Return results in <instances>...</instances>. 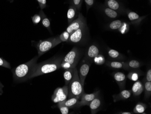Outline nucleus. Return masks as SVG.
Listing matches in <instances>:
<instances>
[{"instance_id":"obj_22","label":"nucleus","mask_w":151,"mask_h":114,"mask_svg":"<svg viewBox=\"0 0 151 114\" xmlns=\"http://www.w3.org/2000/svg\"><path fill=\"white\" fill-rule=\"evenodd\" d=\"M40 15L41 18V21L43 25L50 32H51L50 22V20L46 17L45 13L43 12V10L41 9L40 12Z\"/></svg>"},{"instance_id":"obj_15","label":"nucleus","mask_w":151,"mask_h":114,"mask_svg":"<svg viewBox=\"0 0 151 114\" xmlns=\"http://www.w3.org/2000/svg\"><path fill=\"white\" fill-rule=\"evenodd\" d=\"M78 10L73 5H70L67 13L68 23L70 24L78 17Z\"/></svg>"},{"instance_id":"obj_37","label":"nucleus","mask_w":151,"mask_h":114,"mask_svg":"<svg viewBox=\"0 0 151 114\" xmlns=\"http://www.w3.org/2000/svg\"><path fill=\"white\" fill-rule=\"evenodd\" d=\"M41 9H45L47 7L46 0H37Z\"/></svg>"},{"instance_id":"obj_18","label":"nucleus","mask_w":151,"mask_h":114,"mask_svg":"<svg viewBox=\"0 0 151 114\" xmlns=\"http://www.w3.org/2000/svg\"><path fill=\"white\" fill-rule=\"evenodd\" d=\"M101 99L98 97L95 98L93 100H92V102L89 105L91 114H96V112H98L101 107Z\"/></svg>"},{"instance_id":"obj_20","label":"nucleus","mask_w":151,"mask_h":114,"mask_svg":"<svg viewBox=\"0 0 151 114\" xmlns=\"http://www.w3.org/2000/svg\"><path fill=\"white\" fill-rule=\"evenodd\" d=\"M74 73V68L65 70V71H64L63 74L65 85L68 86V85L71 82L73 77Z\"/></svg>"},{"instance_id":"obj_39","label":"nucleus","mask_w":151,"mask_h":114,"mask_svg":"<svg viewBox=\"0 0 151 114\" xmlns=\"http://www.w3.org/2000/svg\"><path fill=\"white\" fill-rule=\"evenodd\" d=\"M4 87V86L1 84V82H0V94L3 93V89Z\"/></svg>"},{"instance_id":"obj_27","label":"nucleus","mask_w":151,"mask_h":114,"mask_svg":"<svg viewBox=\"0 0 151 114\" xmlns=\"http://www.w3.org/2000/svg\"><path fill=\"white\" fill-rule=\"evenodd\" d=\"M122 23H123V22L122 21L119 20H117L113 21L111 23H110L109 25L108 28L109 29L112 30H119L120 28Z\"/></svg>"},{"instance_id":"obj_5","label":"nucleus","mask_w":151,"mask_h":114,"mask_svg":"<svg viewBox=\"0 0 151 114\" xmlns=\"http://www.w3.org/2000/svg\"><path fill=\"white\" fill-rule=\"evenodd\" d=\"M61 42L62 41H60L59 36L52 37L46 40H40L36 45L38 56L41 57Z\"/></svg>"},{"instance_id":"obj_12","label":"nucleus","mask_w":151,"mask_h":114,"mask_svg":"<svg viewBox=\"0 0 151 114\" xmlns=\"http://www.w3.org/2000/svg\"><path fill=\"white\" fill-rule=\"evenodd\" d=\"M105 6L119 13L124 12V8L122 7V5L116 0H106Z\"/></svg>"},{"instance_id":"obj_26","label":"nucleus","mask_w":151,"mask_h":114,"mask_svg":"<svg viewBox=\"0 0 151 114\" xmlns=\"http://www.w3.org/2000/svg\"><path fill=\"white\" fill-rule=\"evenodd\" d=\"M127 66L129 70L137 69L141 66V64L139 61L133 60L131 61L126 62Z\"/></svg>"},{"instance_id":"obj_16","label":"nucleus","mask_w":151,"mask_h":114,"mask_svg":"<svg viewBox=\"0 0 151 114\" xmlns=\"http://www.w3.org/2000/svg\"><path fill=\"white\" fill-rule=\"evenodd\" d=\"M106 65L109 68L113 69H124L125 70H129L127 64L125 62H116V61H108Z\"/></svg>"},{"instance_id":"obj_11","label":"nucleus","mask_w":151,"mask_h":114,"mask_svg":"<svg viewBox=\"0 0 151 114\" xmlns=\"http://www.w3.org/2000/svg\"><path fill=\"white\" fill-rule=\"evenodd\" d=\"M113 77L118 85L120 90L121 91L124 90L127 79V77L124 73L121 72H116L114 74Z\"/></svg>"},{"instance_id":"obj_31","label":"nucleus","mask_w":151,"mask_h":114,"mask_svg":"<svg viewBox=\"0 0 151 114\" xmlns=\"http://www.w3.org/2000/svg\"><path fill=\"white\" fill-rule=\"evenodd\" d=\"M83 0H72V5L74 6L78 11H79L81 8Z\"/></svg>"},{"instance_id":"obj_8","label":"nucleus","mask_w":151,"mask_h":114,"mask_svg":"<svg viewBox=\"0 0 151 114\" xmlns=\"http://www.w3.org/2000/svg\"><path fill=\"white\" fill-rule=\"evenodd\" d=\"M85 23V20L84 17L82 16V14L80 13L78 17L69 24L66 29V31H68L71 35L74 31L77 30L78 29L80 28L82 25H83Z\"/></svg>"},{"instance_id":"obj_2","label":"nucleus","mask_w":151,"mask_h":114,"mask_svg":"<svg viewBox=\"0 0 151 114\" xmlns=\"http://www.w3.org/2000/svg\"><path fill=\"white\" fill-rule=\"evenodd\" d=\"M63 58H53L40 63H37L30 76L31 78L53 72L61 68Z\"/></svg>"},{"instance_id":"obj_40","label":"nucleus","mask_w":151,"mask_h":114,"mask_svg":"<svg viewBox=\"0 0 151 114\" xmlns=\"http://www.w3.org/2000/svg\"><path fill=\"white\" fill-rule=\"evenodd\" d=\"M119 114H133L132 112H120Z\"/></svg>"},{"instance_id":"obj_33","label":"nucleus","mask_w":151,"mask_h":114,"mask_svg":"<svg viewBox=\"0 0 151 114\" xmlns=\"http://www.w3.org/2000/svg\"><path fill=\"white\" fill-rule=\"evenodd\" d=\"M0 66H2L7 68L11 69V65L8 62L0 57Z\"/></svg>"},{"instance_id":"obj_3","label":"nucleus","mask_w":151,"mask_h":114,"mask_svg":"<svg viewBox=\"0 0 151 114\" xmlns=\"http://www.w3.org/2000/svg\"><path fill=\"white\" fill-rule=\"evenodd\" d=\"M68 86V98L76 97L80 99L82 94L84 92V86H82L81 82L78 73L76 68H74L73 77Z\"/></svg>"},{"instance_id":"obj_30","label":"nucleus","mask_w":151,"mask_h":114,"mask_svg":"<svg viewBox=\"0 0 151 114\" xmlns=\"http://www.w3.org/2000/svg\"><path fill=\"white\" fill-rule=\"evenodd\" d=\"M70 34L67 31H65L63 32L59 36V39L62 42L68 41L70 37Z\"/></svg>"},{"instance_id":"obj_24","label":"nucleus","mask_w":151,"mask_h":114,"mask_svg":"<svg viewBox=\"0 0 151 114\" xmlns=\"http://www.w3.org/2000/svg\"><path fill=\"white\" fill-rule=\"evenodd\" d=\"M108 55L109 57L113 59H122L123 56L117 51L109 48L108 49Z\"/></svg>"},{"instance_id":"obj_32","label":"nucleus","mask_w":151,"mask_h":114,"mask_svg":"<svg viewBox=\"0 0 151 114\" xmlns=\"http://www.w3.org/2000/svg\"><path fill=\"white\" fill-rule=\"evenodd\" d=\"M58 106L62 114H68L69 113V108L67 106L58 104Z\"/></svg>"},{"instance_id":"obj_19","label":"nucleus","mask_w":151,"mask_h":114,"mask_svg":"<svg viewBox=\"0 0 151 114\" xmlns=\"http://www.w3.org/2000/svg\"><path fill=\"white\" fill-rule=\"evenodd\" d=\"M127 13V16L128 18L131 21L132 23L139 24L140 23L143 18L145 17H140L138 14L135 12L131 11H128L126 12Z\"/></svg>"},{"instance_id":"obj_41","label":"nucleus","mask_w":151,"mask_h":114,"mask_svg":"<svg viewBox=\"0 0 151 114\" xmlns=\"http://www.w3.org/2000/svg\"><path fill=\"white\" fill-rule=\"evenodd\" d=\"M11 2H12L13 1V0H9Z\"/></svg>"},{"instance_id":"obj_9","label":"nucleus","mask_w":151,"mask_h":114,"mask_svg":"<svg viewBox=\"0 0 151 114\" xmlns=\"http://www.w3.org/2000/svg\"><path fill=\"white\" fill-rule=\"evenodd\" d=\"M99 91H96L93 93L86 94L85 92L82 94L81 97L80 101L78 102V104L77 105L78 106H85V105H88L92 102L95 98L98 97Z\"/></svg>"},{"instance_id":"obj_34","label":"nucleus","mask_w":151,"mask_h":114,"mask_svg":"<svg viewBox=\"0 0 151 114\" xmlns=\"http://www.w3.org/2000/svg\"><path fill=\"white\" fill-rule=\"evenodd\" d=\"M119 30L122 34H124L129 30V25H128L127 24L123 23L122 25Z\"/></svg>"},{"instance_id":"obj_35","label":"nucleus","mask_w":151,"mask_h":114,"mask_svg":"<svg viewBox=\"0 0 151 114\" xmlns=\"http://www.w3.org/2000/svg\"><path fill=\"white\" fill-rule=\"evenodd\" d=\"M32 22L35 24H38L41 21L40 16L38 14L34 15L32 17Z\"/></svg>"},{"instance_id":"obj_4","label":"nucleus","mask_w":151,"mask_h":114,"mask_svg":"<svg viewBox=\"0 0 151 114\" xmlns=\"http://www.w3.org/2000/svg\"><path fill=\"white\" fill-rule=\"evenodd\" d=\"M80 52L76 47H74L63 59L61 68L65 70L75 68L78 62Z\"/></svg>"},{"instance_id":"obj_23","label":"nucleus","mask_w":151,"mask_h":114,"mask_svg":"<svg viewBox=\"0 0 151 114\" xmlns=\"http://www.w3.org/2000/svg\"><path fill=\"white\" fill-rule=\"evenodd\" d=\"M103 12L105 13L106 16H107L110 18H116L119 16V13L112 10V9L108 8L106 6H105V7L103 8Z\"/></svg>"},{"instance_id":"obj_38","label":"nucleus","mask_w":151,"mask_h":114,"mask_svg":"<svg viewBox=\"0 0 151 114\" xmlns=\"http://www.w3.org/2000/svg\"><path fill=\"white\" fill-rule=\"evenodd\" d=\"M145 81L151 82V69L148 70L147 72L146 76Z\"/></svg>"},{"instance_id":"obj_28","label":"nucleus","mask_w":151,"mask_h":114,"mask_svg":"<svg viewBox=\"0 0 151 114\" xmlns=\"http://www.w3.org/2000/svg\"><path fill=\"white\" fill-rule=\"evenodd\" d=\"M144 91L146 99L148 98L151 95V82L144 81Z\"/></svg>"},{"instance_id":"obj_1","label":"nucleus","mask_w":151,"mask_h":114,"mask_svg":"<svg viewBox=\"0 0 151 114\" xmlns=\"http://www.w3.org/2000/svg\"><path fill=\"white\" fill-rule=\"evenodd\" d=\"M39 56L35 57L25 63L17 66L12 70L14 79L17 82H22L30 79V76L37 64Z\"/></svg>"},{"instance_id":"obj_21","label":"nucleus","mask_w":151,"mask_h":114,"mask_svg":"<svg viewBox=\"0 0 151 114\" xmlns=\"http://www.w3.org/2000/svg\"><path fill=\"white\" fill-rule=\"evenodd\" d=\"M79 99L76 97H72L69 98L68 99H66L64 102H59L58 104L64 105V106H67L68 108H70L74 107L78 104Z\"/></svg>"},{"instance_id":"obj_6","label":"nucleus","mask_w":151,"mask_h":114,"mask_svg":"<svg viewBox=\"0 0 151 114\" xmlns=\"http://www.w3.org/2000/svg\"><path fill=\"white\" fill-rule=\"evenodd\" d=\"M68 94V86L65 85L62 87H58L54 91L52 97V100L55 103L62 102L67 99Z\"/></svg>"},{"instance_id":"obj_29","label":"nucleus","mask_w":151,"mask_h":114,"mask_svg":"<svg viewBox=\"0 0 151 114\" xmlns=\"http://www.w3.org/2000/svg\"><path fill=\"white\" fill-rule=\"evenodd\" d=\"M127 77L132 81H137L139 79V75L137 72L132 71L128 74Z\"/></svg>"},{"instance_id":"obj_36","label":"nucleus","mask_w":151,"mask_h":114,"mask_svg":"<svg viewBox=\"0 0 151 114\" xmlns=\"http://www.w3.org/2000/svg\"><path fill=\"white\" fill-rule=\"evenodd\" d=\"M86 4V8L88 11L91 7H92V6L95 3V0H84Z\"/></svg>"},{"instance_id":"obj_14","label":"nucleus","mask_w":151,"mask_h":114,"mask_svg":"<svg viewBox=\"0 0 151 114\" xmlns=\"http://www.w3.org/2000/svg\"><path fill=\"white\" fill-rule=\"evenodd\" d=\"M100 51L98 47L95 45H92L90 46L87 52H86V57L88 59H94V58L99 56Z\"/></svg>"},{"instance_id":"obj_25","label":"nucleus","mask_w":151,"mask_h":114,"mask_svg":"<svg viewBox=\"0 0 151 114\" xmlns=\"http://www.w3.org/2000/svg\"><path fill=\"white\" fill-rule=\"evenodd\" d=\"M146 108V105L141 102L139 103L134 108V112L136 114H142L145 112Z\"/></svg>"},{"instance_id":"obj_13","label":"nucleus","mask_w":151,"mask_h":114,"mask_svg":"<svg viewBox=\"0 0 151 114\" xmlns=\"http://www.w3.org/2000/svg\"><path fill=\"white\" fill-rule=\"evenodd\" d=\"M132 94L131 90H123L119 93L113 95L114 102H117L119 100H125L130 97Z\"/></svg>"},{"instance_id":"obj_17","label":"nucleus","mask_w":151,"mask_h":114,"mask_svg":"<svg viewBox=\"0 0 151 114\" xmlns=\"http://www.w3.org/2000/svg\"><path fill=\"white\" fill-rule=\"evenodd\" d=\"M144 91L143 84L139 81H137L132 86V91L135 96H139Z\"/></svg>"},{"instance_id":"obj_10","label":"nucleus","mask_w":151,"mask_h":114,"mask_svg":"<svg viewBox=\"0 0 151 114\" xmlns=\"http://www.w3.org/2000/svg\"><path fill=\"white\" fill-rule=\"evenodd\" d=\"M91 64L88 62H84L80 66L79 69V77L82 86H84L85 81L86 78L89 72Z\"/></svg>"},{"instance_id":"obj_7","label":"nucleus","mask_w":151,"mask_h":114,"mask_svg":"<svg viewBox=\"0 0 151 114\" xmlns=\"http://www.w3.org/2000/svg\"><path fill=\"white\" fill-rule=\"evenodd\" d=\"M86 28V23L82 25L77 30L74 31L70 35L69 39L67 42L75 43V44L81 42L83 38L84 35L85 33Z\"/></svg>"}]
</instances>
